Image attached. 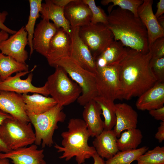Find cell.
I'll list each match as a JSON object with an SVG mask.
<instances>
[{
    "label": "cell",
    "mask_w": 164,
    "mask_h": 164,
    "mask_svg": "<svg viewBox=\"0 0 164 164\" xmlns=\"http://www.w3.org/2000/svg\"><path fill=\"white\" fill-rule=\"evenodd\" d=\"M28 71L29 66L26 63L19 62L0 52V77L2 81L13 73Z\"/></svg>",
    "instance_id": "26"
},
{
    "label": "cell",
    "mask_w": 164,
    "mask_h": 164,
    "mask_svg": "<svg viewBox=\"0 0 164 164\" xmlns=\"http://www.w3.org/2000/svg\"><path fill=\"white\" fill-rule=\"evenodd\" d=\"M158 22L162 29H164V16L162 15L157 19Z\"/></svg>",
    "instance_id": "44"
},
{
    "label": "cell",
    "mask_w": 164,
    "mask_h": 164,
    "mask_svg": "<svg viewBox=\"0 0 164 164\" xmlns=\"http://www.w3.org/2000/svg\"><path fill=\"white\" fill-rule=\"evenodd\" d=\"M93 100L99 104L101 109L102 114L104 118V130H112L116 123L114 101L99 96L96 97Z\"/></svg>",
    "instance_id": "28"
},
{
    "label": "cell",
    "mask_w": 164,
    "mask_h": 164,
    "mask_svg": "<svg viewBox=\"0 0 164 164\" xmlns=\"http://www.w3.org/2000/svg\"><path fill=\"white\" fill-rule=\"evenodd\" d=\"M149 66L157 81L164 82V57L157 59L151 58Z\"/></svg>",
    "instance_id": "34"
},
{
    "label": "cell",
    "mask_w": 164,
    "mask_h": 164,
    "mask_svg": "<svg viewBox=\"0 0 164 164\" xmlns=\"http://www.w3.org/2000/svg\"><path fill=\"white\" fill-rule=\"evenodd\" d=\"M0 110L19 121L26 123L30 122L22 94L0 91Z\"/></svg>",
    "instance_id": "14"
},
{
    "label": "cell",
    "mask_w": 164,
    "mask_h": 164,
    "mask_svg": "<svg viewBox=\"0 0 164 164\" xmlns=\"http://www.w3.org/2000/svg\"><path fill=\"white\" fill-rule=\"evenodd\" d=\"M28 43L27 33L25 27L22 26L16 33L0 43V50L4 55L25 63L28 58V53L25 49Z\"/></svg>",
    "instance_id": "12"
},
{
    "label": "cell",
    "mask_w": 164,
    "mask_h": 164,
    "mask_svg": "<svg viewBox=\"0 0 164 164\" xmlns=\"http://www.w3.org/2000/svg\"><path fill=\"white\" fill-rule=\"evenodd\" d=\"M0 139L11 150L33 144L35 136L31 123L12 117L5 119L0 125Z\"/></svg>",
    "instance_id": "7"
},
{
    "label": "cell",
    "mask_w": 164,
    "mask_h": 164,
    "mask_svg": "<svg viewBox=\"0 0 164 164\" xmlns=\"http://www.w3.org/2000/svg\"><path fill=\"white\" fill-rule=\"evenodd\" d=\"M152 0H144L138 7V17L145 25L147 31L149 48L157 39L164 37V29L159 24L152 8Z\"/></svg>",
    "instance_id": "13"
},
{
    "label": "cell",
    "mask_w": 164,
    "mask_h": 164,
    "mask_svg": "<svg viewBox=\"0 0 164 164\" xmlns=\"http://www.w3.org/2000/svg\"><path fill=\"white\" fill-rule=\"evenodd\" d=\"M95 77L98 96L113 101L120 99L121 87L118 65L97 67Z\"/></svg>",
    "instance_id": "9"
},
{
    "label": "cell",
    "mask_w": 164,
    "mask_h": 164,
    "mask_svg": "<svg viewBox=\"0 0 164 164\" xmlns=\"http://www.w3.org/2000/svg\"><path fill=\"white\" fill-rule=\"evenodd\" d=\"M58 29L50 20L42 19L34 29L32 39L34 50L46 57L50 40Z\"/></svg>",
    "instance_id": "17"
},
{
    "label": "cell",
    "mask_w": 164,
    "mask_h": 164,
    "mask_svg": "<svg viewBox=\"0 0 164 164\" xmlns=\"http://www.w3.org/2000/svg\"><path fill=\"white\" fill-rule=\"evenodd\" d=\"M136 161L137 164H164V147L157 146L148 150Z\"/></svg>",
    "instance_id": "32"
},
{
    "label": "cell",
    "mask_w": 164,
    "mask_h": 164,
    "mask_svg": "<svg viewBox=\"0 0 164 164\" xmlns=\"http://www.w3.org/2000/svg\"><path fill=\"white\" fill-rule=\"evenodd\" d=\"M107 25L114 40L123 46L143 53L149 52L146 28L138 17L130 11L118 7L108 15Z\"/></svg>",
    "instance_id": "2"
},
{
    "label": "cell",
    "mask_w": 164,
    "mask_h": 164,
    "mask_svg": "<svg viewBox=\"0 0 164 164\" xmlns=\"http://www.w3.org/2000/svg\"><path fill=\"white\" fill-rule=\"evenodd\" d=\"M117 144L119 151L135 149L141 143L143 138L141 131L136 128L125 130L121 133Z\"/></svg>",
    "instance_id": "27"
},
{
    "label": "cell",
    "mask_w": 164,
    "mask_h": 164,
    "mask_svg": "<svg viewBox=\"0 0 164 164\" xmlns=\"http://www.w3.org/2000/svg\"><path fill=\"white\" fill-rule=\"evenodd\" d=\"M30 13L27 23L25 28L28 34V43L30 49V55L33 53L32 39L36 20L39 16L41 10L42 0H29Z\"/></svg>",
    "instance_id": "29"
},
{
    "label": "cell",
    "mask_w": 164,
    "mask_h": 164,
    "mask_svg": "<svg viewBox=\"0 0 164 164\" xmlns=\"http://www.w3.org/2000/svg\"><path fill=\"white\" fill-rule=\"evenodd\" d=\"M0 164H11L8 159L0 158Z\"/></svg>",
    "instance_id": "45"
},
{
    "label": "cell",
    "mask_w": 164,
    "mask_h": 164,
    "mask_svg": "<svg viewBox=\"0 0 164 164\" xmlns=\"http://www.w3.org/2000/svg\"><path fill=\"white\" fill-rule=\"evenodd\" d=\"M64 8L55 4L52 0H46L42 4L40 13L42 19L52 20L57 29L62 28L70 36L71 26L65 17Z\"/></svg>",
    "instance_id": "24"
},
{
    "label": "cell",
    "mask_w": 164,
    "mask_h": 164,
    "mask_svg": "<svg viewBox=\"0 0 164 164\" xmlns=\"http://www.w3.org/2000/svg\"><path fill=\"white\" fill-rule=\"evenodd\" d=\"M22 96L27 113L41 114L57 104L52 97L43 96L37 93L31 95L23 94Z\"/></svg>",
    "instance_id": "25"
},
{
    "label": "cell",
    "mask_w": 164,
    "mask_h": 164,
    "mask_svg": "<svg viewBox=\"0 0 164 164\" xmlns=\"http://www.w3.org/2000/svg\"><path fill=\"white\" fill-rule=\"evenodd\" d=\"M71 43L70 35L62 28L58 29L50 40L46 57L50 66L53 67L58 60L70 56Z\"/></svg>",
    "instance_id": "15"
},
{
    "label": "cell",
    "mask_w": 164,
    "mask_h": 164,
    "mask_svg": "<svg viewBox=\"0 0 164 164\" xmlns=\"http://www.w3.org/2000/svg\"><path fill=\"white\" fill-rule=\"evenodd\" d=\"M2 80L0 77V83H1V82H2Z\"/></svg>",
    "instance_id": "46"
},
{
    "label": "cell",
    "mask_w": 164,
    "mask_h": 164,
    "mask_svg": "<svg viewBox=\"0 0 164 164\" xmlns=\"http://www.w3.org/2000/svg\"><path fill=\"white\" fill-rule=\"evenodd\" d=\"M79 35L95 60L114 40L113 35L107 26L100 23L90 22L80 27Z\"/></svg>",
    "instance_id": "8"
},
{
    "label": "cell",
    "mask_w": 164,
    "mask_h": 164,
    "mask_svg": "<svg viewBox=\"0 0 164 164\" xmlns=\"http://www.w3.org/2000/svg\"><path fill=\"white\" fill-rule=\"evenodd\" d=\"M79 27H71V43L69 57L83 68L95 74L97 67L95 60L79 36Z\"/></svg>",
    "instance_id": "11"
},
{
    "label": "cell",
    "mask_w": 164,
    "mask_h": 164,
    "mask_svg": "<svg viewBox=\"0 0 164 164\" xmlns=\"http://www.w3.org/2000/svg\"><path fill=\"white\" fill-rule=\"evenodd\" d=\"M164 82L157 81L139 97L136 103L138 109L149 111L164 106Z\"/></svg>",
    "instance_id": "20"
},
{
    "label": "cell",
    "mask_w": 164,
    "mask_h": 164,
    "mask_svg": "<svg viewBox=\"0 0 164 164\" xmlns=\"http://www.w3.org/2000/svg\"><path fill=\"white\" fill-rule=\"evenodd\" d=\"M9 37V34L6 32L1 30L0 31V44L3 41L7 39Z\"/></svg>",
    "instance_id": "43"
},
{
    "label": "cell",
    "mask_w": 164,
    "mask_h": 164,
    "mask_svg": "<svg viewBox=\"0 0 164 164\" xmlns=\"http://www.w3.org/2000/svg\"><path fill=\"white\" fill-rule=\"evenodd\" d=\"M63 106L57 104L47 111L39 114L27 113L30 122L34 127V143L42 147H50L54 144L53 136L58 128L59 122H63L66 115L63 111Z\"/></svg>",
    "instance_id": "4"
},
{
    "label": "cell",
    "mask_w": 164,
    "mask_h": 164,
    "mask_svg": "<svg viewBox=\"0 0 164 164\" xmlns=\"http://www.w3.org/2000/svg\"><path fill=\"white\" fill-rule=\"evenodd\" d=\"M43 149H38L36 144L0 153V158L10 159L13 164H47Z\"/></svg>",
    "instance_id": "16"
},
{
    "label": "cell",
    "mask_w": 164,
    "mask_h": 164,
    "mask_svg": "<svg viewBox=\"0 0 164 164\" xmlns=\"http://www.w3.org/2000/svg\"><path fill=\"white\" fill-rule=\"evenodd\" d=\"M102 111L99 104L94 100L84 106L82 115L91 136L96 137L104 129V123L101 117Z\"/></svg>",
    "instance_id": "21"
},
{
    "label": "cell",
    "mask_w": 164,
    "mask_h": 164,
    "mask_svg": "<svg viewBox=\"0 0 164 164\" xmlns=\"http://www.w3.org/2000/svg\"><path fill=\"white\" fill-rule=\"evenodd\" d=\"M149 148L144 146L135 149L119 151L111 158L107 159L106 164H131L136 160L141 155L148 150Z\"/></svg>",
    "instance_id": "30"
},
{
    "label": "cell",
    "mask_w": 164,
    "mask_h": 164,
    "mask_svg": "<svg viewBox=\"0 0 164 164\" xmlns=\"http://www.w3.org/2000/svg\"><path fill=\"white\" fill-rule=\"evenodd\" d=\"M46 84L49 93L60 105H68L77 99L82 93L79 86L71 80L62 67H57Z\"/></svg>",
    "instance_id": "6"
},
{
    "label": "cell",
    "mask_w": 164,
    "mask_h": 164,
    "mask_svg": "<svg viewBox=\"0 0 164 164\" xmlns=\"http://www.w3.org/2000/svg\"><path fill=\"white\" fill-rule=\"evenodd\" d=\"M57 67L63 68L81 87L82 94L77 100L80 105L84 106L98 96L95 74L82 67L69 56L62 58L57 61L53 67Z\"/></svg>",
    "instance_id": "5"
},
{
    "label": "cell",
    "mask_w": 164,
    "mask_h": 164,
    "mask_svg": "<svg viewBox=\"0 0 164 164\" xmlns=\"http://www.w3.org/2000/svg\"><path fill=\"white\" fill-rule=\"evenodd\" d=\"M64 14L71 28L80 27L91 22L92 13L83 0H73L64 8Z\"/></svg>",
    "instance_id": "18"
},
{
    "label": "cell",
    "mask_w": 164,
    "mask_h": 164,
    "mask_svg": "<svg viewBox=\"0 0 164 164\" xmlns=\"http://www.w3.org/2000/svg\"><path fill=\"white\" fill-rule=\"evenodd\" d=\"M8 14V13L6 11L0 12V29L9 34L12 35L16 33L17 31L10 29L4 24Z\"/></svg>",
    "instance_id": "36"
},
{
    "label": "cell",
    "mask_w": 164,
    "mask_h": 164,
    "mask_svg": "<svg viewBox=\"0 0 164 164\" xmlns=\"http://www.w3.org/2000/svg\"><path fill=\"white\" fill-rule=\"evenodd\" d=\"M117 139L113 130H104L95 137L93 144L97 154L102 158L108 159L119 151Z\"/></svg>",
    "instance_id": "22"
},
{
    "label": "cell",
    "mask_w": 164,
    "mask_h": 164,
    "mask_svg": "<svg viewBox=\"0 0 164 164\" xmlns=\"http://www.w3.org/2000/svg\"><path fill=\"white\" fill-rule=\"evenodd\" d=\"M94 160V164H106L104 159L99 156L97 153L95 154L92 156ZM81 164H85L83 163Z\"/></svg>",
    "instance_id": "42"
},
{
    "label": "cell",
    "mask_w": 164,
    "mask_h": 164,
    "mask_svg": "<svg viewBox=\"0 0 164 164\" xmlns=\"http://www.w3.org/2000/svg\"><path fill=\"white\" fill-rule=\"evenodd\" d=\"M127 53L128 48L120 42L114 40L95 59L97 67L118 65L125 58Z\"/></svg>",
    "instance_id": "23"
},
{
    "label": "cell",
    "mask_w": 164,
    "mask_h": 164,
    "mask_svg": "<svg viewBox=\"0 0 164 164\" xmlns=\"http://www.w3.org/2000/svg\"><path fill=\"white\" fill-rule=\"evenodd\" d=\"M151 54V58H159L164 57V37L156 39L149 48Z\"/></svg>",
    "instance_id": "35"
},
{
    "label": "cell",
    "mask_w": 164,
    "mask_h": 164,
    "mask_svg": "<svg viewBox=\"0 0 164 164\" xmlns=\"http://www.w3.org/2000/svg\"><path fill=\"white\" fill-rule=\"evenodd\" d=\"M36 67V66H35L30 71L17 73L15 76L2 81L0 83V91H12L20 94H27L29 92L37 93L47 97L49 93L46 83L41 87H37L32 84V73H30L26 79L21 78L22 76L32 72Z\"/></svg>",
    "instance_id": "10"
},
{
    "label": "cell",
    "mask_w": 164,
    "mask_h": 164,
    "mask_svg": "<svg viewBox=\"0 0 164 164\" xmlns=\"http://www.w3.org/2000/svg\"><path fill=\"white\" fill-rule=\"evenodd\" d=\"M90 8L92 13L91 22L93 24L102 23L107 25L108 15L100 6H97L94 0H83Z\"/></svg>",
    "instance_id": "33"
},
{
    "label": "cell",
    "mask_w": 164,
    "mask_h": 164,
    "mask_svg": "<svg viewBox=\"0 0 164 164\" xmlns=\"http://www.w3.org/2000/svg\"><path fill=\"white\" fill-rule=\"evenodd\" d=\"M115 109L116 123L113 131L118 138L123 131L137 128L138 114L131 106L125 103L115 104Z\"/></svg>",
    "instance_id": "19"
},
{
    "label": "cell",
    "mask_w": 164,
    "mask_h": 164,
    "mask_svg": "<svg viewBox=\"0 0 164 164\" xmlns=\"http://www.w3.org/2000/svg\"><path fill=\"white\" fill-rule=\"evenodd\" d=\"M67 128L68 131L61 134L62 146L56 144L54 146L58 152H63L59 158L68 161L75 157L77 164L84 163L97 153L93 146L88 145L91 135L86 125L83 120L72 118L70 120Z\"/></svg>",
    "instance_id": "3"
},
{
    "label": "cell",
    "mask_w": 164,
    "mask_h": 164,
    "mask_svg": "<svg viewBox=\"0 0 164 164\" xmlns=\"http://www.w3.org/2000/svg\"><path fill=\"white\" fill-rule=\"evenodd\" d=\"M156 7L157 10L155 15L157 19L164 13V0H160L157 3Z\"/></svg>",
    "instance_id": "40"
},
{
    "label": "cell",
    "mask_w": 164,
    "mask_h": 164,
    "mask_svg": "<svg viewBox=\"0 0 164 164\" xmlns=\"http://www.w3.org/2000/svg\"><path fill=\"white\" fill-rule=\"evenodd\" d=\"M149 114L155 119L164 121V106L149 111Z\"/></svg>",
    "instance_id": "38"
},
{
    "label": "cell",
    "mask_w": 164,
    "mask_h": 164,
    "mask_svg": "<svg viewBox=\"0 0 164 164\" xmlns=\"http://www.w3.org/2000/svg\"><path fill=\"white\" fill-rule=\"evenodd\" d=\"M55 5L64 8L73 0H52Z\"/></svg>",
    "instance_id": "41"
},
{
    "label": "cell",
    "mask_w": 164,
    "mask_h": 164,
    "mask_svg": "<svg viewBox=\"0 0 164 164\" xmlns=\"http://www.w3.org/2000/svg\"><path fill=\"white\" fill-rule=\"evenodd\" d=\"M143 2L144 0H102L101 3L103 5H108L110 3H112L108 8L109 14L111 12L114 6H118L121 9L129 11L135 16L138 17V9Z\"/></svg>",
    "instance_id": "31"
},
{
    "label": "cell",
    "mask_w": 164,
    "mask_h": 164,
    "mask_svg": "<svg viewBox=\"0 0 164 164\" xmlns=\"http://www.w3.org/2000/svg\"><path fill=\"white\" fill-rule=\"evenodd\" d=\"M155 137L160 143L162 142L164 140V121L160 122Z\"/></svg>",
    "instance_id": "39"
},
{
    "label": "cell",
    "mask_w": 164,
    "mask_h": 164,
    "mask_svg": "<svg viewBox=\"0 0 164 164\" xmlns=\"http://www.w3.org/2000/svg\"><path fill=\"white\" fill-rule=\"evenodd\" d=\"M151 58L149 51L144 53L128 48L126 56L118 65L120 99L138 97L157 81L149 67Z\"/></svg>",
    "instance_id": "1"
},
{
    "label": "cell",
    "mask_w": 164,
    "mask_h": 164,
    "mask_svg": "<svg viewBox=\"0 0 164 164\" xmlns=\"http://www.w3.org/2000/svg\"><path fill=\"white\" fill-rule=\"evenodd\" d=\"M12 117H13L10 115L0 110V126L5 119ZM10 151L0 139V153H6Z\"/></svg>",
    "instance_id": "37"
}]
</instances>
